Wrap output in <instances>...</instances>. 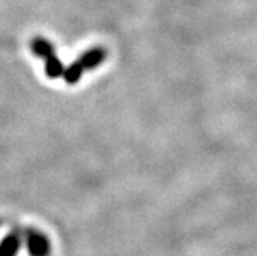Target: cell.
I'll use <instances>...</instances> for the list:
<instances>
[{
  "label": "cell",
  "mask_w": 257,
  "mask_h": 256,
  "mask_svg": "<svg viewBox=\"0 0 257 256\" xmlns=\"http://www.w3.org/2000/svg\"><path fill=\"white\" fill-rule=\"evenodd\" d=\"M23 233L19 230L11 231L2 241H0V256H17L19 248L22 245Z\"/></svg>",
  "instance_id": "obj_2"
},
{
  "label": "cell",
  "mask_w": 257,
  "mask_h": 256,
  "mask_svg": "<svg viewBox=\"0 0 257 256\" xmlns=\"http://www.w3.org/2000/svg\"><path fill=\"white\" fill-rule=\"evenodd\" d=\"M83 71H85V68H83V66H82V63L77 60V62H74V63H71L69 66H66V68H65L63 77H65L66 83L74 85V83H77V82L80 80V77H82Z\"/></svg>",
  "instance_id": "obj_6"
},
{
  "label": "cell",
  "mask_w": 257,
  "mask_h": 256,
  "mask_svg": "<svg viewBox=\"0 0 257 256\" xmlns=\"http://www.w3.org/2000/svg\"><path fill=\"white\" fill-rule=\"evenodd\" d=\"M65 68L66 66L62 63V60L59 57H56V54L50 56L48 59H45V74L51 79H57V77L63 76Z\"/></svg>",
  "instance_id": "obj_5"
},
{
  "label": "cell",
  "mask_w": 257,
  "mask_h": 256,
  "mask_svg": "<svg viewBox=\"0 0 257 256\" xmlns=\"http://www.w3.org/2000/svg\"><path fill=\"white\" fill-rule=\"evenodd\" d=\"M23 239H25L30 256H50L51 244L42 231L36 228H27L23 231Z\"/></svg>",
  "instance_id": "obj_1"
},
{
  "label": "cell",
  "mask_w": 257,
  "mask_h": 256,
  "mask_svg": "<svg viewBox=\"0 0 257 256\" xmlns=\"http://www.w3.org/2000/svg\"><path fill=\"white\" fill-rule=\"evenodd\" d=\"M105 50L100 48V46H94V48H91L88 51H85L80 57H79V62L82 63V66L85 69H92L99 66L103 60H105Z\"/></svg>",
  "instance_id": "obj_3"
},
{
  "label": "cell",
  "mask_w": 257,
  "mask_h": 256,
  "mask_svg": "<svg viewBox=\"0 0 257 256\" xmlns=\"http://www.w3.org/2000/svg\"><path fill=\"white\" fill-rule=\"evenodd\" d=\"M31 51L40 59H48L50 56L54 54V46L50 40L43 37H36L31 40Z\"/></svg>",
  "instance_id": "obj_4"
}]
</instances>
